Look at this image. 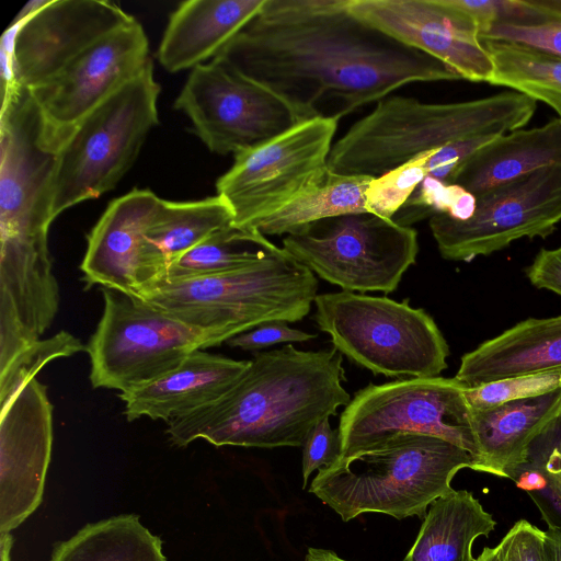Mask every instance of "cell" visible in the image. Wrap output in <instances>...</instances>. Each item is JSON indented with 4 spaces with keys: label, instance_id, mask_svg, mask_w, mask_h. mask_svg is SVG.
<instances>
[{
    "label": "cell",
    "instance_id": "12",
    "mask_svg": "<svg viewBox=\"0 0 561 561\" xmlns=\"http://www.w3.org/2000/svg\"><path fill=\"white\" fill-rule=\"evenodd\" d=\"M339 121H304L252 149L234 154L217 183V195L230 207L233 225L256 226L329 175V156Z\"/></svg>",
    "mask_w": 561,
    "mask_h": 561
},
{
    "label": "cell",
    "instance_id": "41",
    "mask_svg": "<svg viewBox=\"0 0 561 561\" xmlns=\"http://www.w3.org/2000/svg\"><path fill=\"white\" fill-rule=\"evenodd\" d=\"M545 548L548 561H561V525H548Z\"/></svg>",
    "mask_w": 561,
    "mask_h": 561
},
{
    "label": "cell",
    "instance_id": "1",
    "mask_svg": "<svg viewBox=\"0 0 561 561\" xmlns=\"http://www.w3.org/2000/svg\"><path fill=\"white\" fill-rule=\"evenodd\" d=\"M217 57L283 99L300 122L340 121L404 84L461 79L354 15L347 0H266Z\"/></svg>",
    "mask_w": 561,
    "mask_h": 561
},
{
    "label": "cell",
    "instance_id": "6",
    "mask_svg": "<svg viewBox=\"0 0 561 561\" xmlns=\"http://www.w3.org/2000/svg\"><path fill=\"white\" fill-rule=\"evenodd\" d=\"M317 291L314 274L278 248L263 260L230 272L156 282L139 297L184 323L230 339L265 322L302 320Z\"/></svg>",
    "mask_w": 561,
    "mask_h": 561
},
{
    "label": "cell",
    "instance_id": "39",
    "mask_svg": "<svg viewBox=\"0 0 561 561\" xmlns=\"http://www.w3.org/2000/svg\"><path fill=\"white\" fill-rule=\"evenodd\" d=\"M316 336L317 334L290 328L287 322L270 321L230 337L226 344L243 351H260L279 343L309 341Z\"/></svg>",
    "mask_w": 561,
    "mask_h": 561
},
{
    "label": "cell",
    "instance_id": "7",
    "mask_svg": "<svg viewBox=\"0 0 561 561\" xmlns=\"http://www.w3.org/2000/svg\"><path fill=\"white\" fill-rule=\"evenodd\" d=\"M314 305L333 347L375 375L437 377L447 368L448 344L424 309L346 290L319 294Z\"/></svg>",
    "mask_w": 561,
    "mask_h": 561
},
{
    "label": "cell",
    "instance_id": "35",
    "mask_svg": "<svg viewBox=\"0 0 561 561\" xmlns=\"http://www.w3.org/2000/svg\"><path fill=\"white\" fill-rule=\"evenodd\" d=\"M479 38L512 43L561 58V21L537 26L490 25L479 32Z\"/></svg>",
    "mask_w": 561,
    "mask_h": 561
},
{
    "label": "cell",
    "instance_id": "22",
    "mask_svg": "<svg viewBox=\"0 0 561 561\" xmlns=\"http://www.w3.org/2000/svg\"><path fill=\"white\" fill-rule=\"evenodd\" d=\"M266 0H188L170 15L158 59L169 72L193 69L222 48L261 11Z\"/></svg>",
    "mask_w": 561,
    "mask_h": 561
},
{
    "label": "cell",
    "instance_id": "45",
    "mask_svg": "<svg viewBox=\"0 0 561 561\" xmlns=\"http://www.w3.org/2000/svg\"><path fill=\"white\" fill-rule=\"evenodd\" d=\"M561 118V117H560Z\"/></svg>",
    "mask_w": 561,
    "mask_h": 561
},
{
    "label": "cell",
    "instance_id": "19",
    "mask_svg": "<svg viewBox=\"0 0 561 561\" xmlns=\"http://www.w3.org/2000/svg\"><path fill=\"white\" fill-rule=\"evenodd\" d=\"M160 197L134 188L112 201L87 237L80 264L85 288L99 285L138 296V270L144 234Z\"/></svg>",
    "mask_w": 561,
    "mask_h": 561
},
{
    "label": "cell",
    "instance_id": "20",
    "mask_svg": "<svg viewBox=\"0 0 561 561\" xmlns=\"http://www.w3.org/2000/svg\"><path fill=\"white\" fill-rule=\"evenodd\" d=\"M249 360H236L204 350L192 352L162 377L118 393L127 421L140 417L169 422L215 401L247 369Z\"/></svg>",
    "mask_w": 561,
    "mask_h": 561
},
{
    "label": "cell",
    "instance_id": "21",
    "mask_svg": "<svg viewBox=\"0 0 561 561\" xmlns=\"http://www.w3.org/2000/svg\"><path fill=\"white\" fill-rule=\"evenodd\" d=\"M472 414L477 451L470 469L513 480L530 444L561 417V388Z\"/></svg>",
    "mask_w": 561,
    "mask_h": 561
},
{
    "label": "cell",
    "instance_id": "32",
    "mask_svg": "<svg viewBox=\"0 0 561 561\" xmlns=\"http://www.w3.org/2000/svg\"><path fill=\"white\" fill-rule=\"evenodd\" d=\"M472 18L479 32L490 25L537 26L561 21V0H449Z\"/></svg>",
    "mask_w": 561,
    "mask_h": 561
},
{
    "label": "cell",
    "instance_id": "26",
    "mask_svg": "<svg viewBox=\"0 0 561 561\" xmlns=\"http://www.w3.org/2000/svg\"><path fill=\"white\" fill-rule=\"evenodd\" d=\"M495 525L471 492L453 490L430 505L403 561H474L473 541Z\"/></svg>",
    "mask_w": 561,
    "mask_h": 561
},
{
    "label": "cell",
    "instance_id": "2",
    "mask_svg": "<svg viewBox=\"0 0 561 561\" xmlns=\"http://www.w3.org/2000/svg\"><path fill=\"white\" fill-rule=\"evenodd\" d=\"M0 150V335L33 344L59 309L48 249L58 150L19 83L1 95Z\"/></svg>",
    "mask_w": 561,
    "mask_h": 561
},
{
    "label": "cell",
    "instance_id": "42",
    "mask_svg": "<svg viewBox=\"0 0 561 561\" xmlns=\"http://www.w3.org/2000/svg\"><path fill=\"white\" fill-rule=\"evenodd\" d=\"M50 0H31L28 1L21 11L14 16L12 22L8 26H14L23 23L25 20H27L30 16L35 14L37 11H39L42 8L47 5Z\"/></svg>",
    "mask_w": 561,
    "mask_h": 561
},
{
    "label": "cell",
    "instance_id": "27",
    "mask_svg": "<svg viewBox=\"0 0 561 561\" xmlns=\"http://www.w3.org/2000/svg\"><path fill=\"white\" fill-rule=\"evenodd\" d=\"M49 561H167L161 539L135 514L87 524L58 542Z\"/></svg>",
    "mask_w": 561,
    "mask_h": 561
},
{
    "label": "cell",
    "instance_id": "28",
    "mask_svg": "<svg viewBox=\"0 0 561 561\" xmlns=\"http://www.w3.org/2000/svg\"><path fill=\"white\" fill-rule=\"evenodd\" d=\"M277 249L259 230L230 225L183 254L159 280H184L230 272L256 263Z\"/></svg>",
    "mask_w": 561,
    "mask_h": 561
},
{
    "label": "cell",
    "instance_id": "5",
    "mask_svg": "<svg viewBox=\"0 0 561 561\" xmlns=\"http://www.w3.org/2000/svg\"><path fill=\"white\" fill-rule=\"evenodd\" d=\"M471 466L472 456L448 440L401 433L320 469L309 492L343 522L369 512L424 518L435 500L454 490L455 474Z\"/></svg>",
    "mask_w": 561,
    "mask_h": 561
},
{
    "label": "cell",
    "instance_id": "4",
    "mask_svg": "<svg viewBox=\"0 0 561 561\" xmlns=\"http://www.w3.org/2000/svg\"><path fill=\"white\" fill-rule=\"evenodd\" d=\"M536 108L537 101L516 91L456 103L385 98L333 144L329 170L377 178L448 144L520 129Z\"/></svg>",
    "mask_w": 561,
    "mask_h": 561
},
{
    "label": "cell",
    "instance_id": "37",
    "mask_svg": "<svg viewBox=\"0 0 561 561\" xmlns=\"http://www.w3.org/2000/svg\"><path fill=\"white\" fill-rule=\"evenodd\" d=\"M496 548L502 561H548L545 531L526 519L516 522Z\"/></svg>",
    "mask_w": 561,
    "mask_h": 561
},
{
    "label": "cell",
    "instance_id": "11",
    "mask_svg": "<svg viewBox=\"0 0 561 561\" xmlns=\"http://www.w3.org/2000/svg\"><path fill=\"white\" fill-rule=\"evenodd\" d=\"M462 382L446 377L369 383L341 413V456L346 458L401 433L432 435L476 456L472 409Z\"/></svg>",
    "mask_w": 561,
    "mask_h": 561
},
{
    "label": "cell",
    "instance_id": "23",
    "mask_svg": "<svg viewBox=\"0 0 561 561\" xmlns=\"http://www.w3.org/2000/svg\"><path fill=\"white\" fill-rule=\"evenodd\" d=\"M561 369V316L527 319L466 353L455 376L468 388Z\"/></svg>",
    "mask_w": 561,
    "mask_h": 561
},
{
    "label": "cell",
    "instance_id": "36",
    "mask_svg": "<svg viewBox=\"0 0 561 561\" xmlns=\"http://www.w3.org/2000/svg\"><path fill=\"white\" fill-rule=\"evenodd\" d=\"M341 456L339 428H332L330 419L318 423L302 445V489L314 470L332 466Z\"/></svg>",
    "mask_w": 561,
    "mask_h": 561
},
{
    "label": "cell",
    "instance_id": "34",
    "mask_svg": "<svg viewBox=\"0 0 561 561\" xmlns=\"http://www.w3.org/2000/svg\"><path fill=\"white\" fill-rule=\"evenodd\" d=\"M561 388V369L511 377L466 389L472 410H483L505 402L541 396Z\"/></svg>",
    "mask_w": 561,
    "mask_h": 561
},
{
    "label": "cell",
    "instance_id": "38",
    "mask_svg": "<svg viewBox=\"0 0 561 561\" xmlns=\"http://www.w3.org/2000/svg\"><path fill=\"white\" fill-rule=\"evenodd\" d=\"M500 135H483L462 139L436 149L425 168L427 176L449 183L458 168L477 150Z\"/></svg>",
    "mask_w": 561,
    "mask_h": 561
},
{
    "label": "cell",
    "instance_id": "10",
    "mask_svg": "<svg viewBox=\"0 0 561 561\" xmlns=\"http://www.w3.org/2000/svg\"><path fill=\"white\" fill-rule=\"evenodd\" d=\"M282 248L346 291L392 293L416 261L417 232L368 211L320 219L285 234Z\"/></svg>",
    "mask_w": 561,
    "mask_h": 561
},
{
    "label": "cell",
    "instance_id": "43",
    "mask_svg": "<svg viewBox=\"0 0 561 561\" xmlns=\"http://www.w3.org/2000/svg\"><path fill=\"white\" fill-rule=\"evenodd\" d=\"M305 561H347L337 557L335 552L328 549L308 548Z\"/></svg>",
    "mask_w": 561,
    "mask_h": 561
},
{
    "label": "cell",
    "instance_id": "29",
    "mask_svg": "<svg viewBox=\"0 0 561 561\" xmlns=\"http://www.w3.org/2000/svg\"><path fill=\"white\" fill-rule=\"evenodd\" d=\"M373 179L330 171L321 184L262 220L256 230L265 237L282 236L320 219L366 211V192Z\"/></svg>",
    "mask_w": 561,
    "mask_h": 561
},
{
    "label": "cell",
    "instance_id": "17",
    "mask_svg": "<svg viewBox=\"0 0 561 561\" xmlns=\"http://www.w3.org/2000/svg\"><path fill=\"white\" fill-rule=\"evenodd\" d=\"M348 10L393 38L440 60L461 79L488 82L493 61L470 15L449 0H347Z\"/></svg>",
    "mask_w": 561,
    "mask_h": 561
},
{
    "label": "cell",
    "instance_id": "33",
    "mask_svg": "<svg viewBox=\"0 0 561 561\" xmlns=\"http://www.w3.org/2000/svg\"><path fill=\"white\" fill-rule=\"evenodd\" d=\"M435 150L421 153L398 168L374 178L366 192V211L393 219L427 176L425 164Z\"/></svg>",
    "mask_w": 561,
    "mask_h": 561
},
{
    "label": "cell",
    "instance_id": "14",
    "mask_svg": "<svg viewBox=\"0 0 561 561\" xmlns=\"http://www.w3.org/2000/svg\"><path fill=\"white\" fill-rule=\"evenodd\" d=\"M472 214L430 218L440 255L469 262L522 238H546L561 221V162L489 190L474 197Z\"/></svg>",
    "mask_w": 561,
    "mask_h": 561
},
{
    "label": "cell",
    "instance_id": "24",
    "mask_svg": "<svg viewBox=\"0 0 561 561\" xmlns=\"http://www.w3.org/2000/svg\"><path fill=\"white\" fill-rule=\"evenodd\" d=\"M230 225H233V214L218 195L191 202L160 198L144 234L138 296L142 289L161 279L183 254Z\"/></svg>",
    "mask_w": 561,
    "mask_h": 561
},
{
    "label": "cell",
    "instance_id": "16",
    "mask_svg": "<svg viewBox=\"0 0 561 561\" xmlns=\"http://www.w3.org/2000/svg\"><path fill=\"white\" fill-rule=\"evenodd\" d=\"M150 60L147 35L134 19L93 42L53 77L30 89L47 140L59 151L83 118Z\"/></svg>",
    "mask_w": 561,
    "mask_h": 561
},
{
    "label": "cell",
    "instance_id": "15",
    "mask_svg": "<svg viewBox=\"0 0 561 561\" xmlns=\"http://www.w3.org/2000/svg\"><path fill=\"white\" fill-rule=\"evenodd\" d=\"M38 370L21 367L0 379V534L41 504L53 445V405Z\"/></svg>",
    "mask_w": 561,
    "mask_h": 561
},
{
    "label": "cell",
    "instance_id": "3",
    "mask_svg": "<svg viewBox=\"0 0 561 561\" xmlns=\"http://www.w3.org/2000/svg\"><path fill=\"white\" fill-rule=\"evenodd\" d=\"M342 364L334 347L287 344L257 352L222 396L167 422L165 432L178 447L198 438L218 447H300L318 423L351 401Z\"/></svg>",
    "mask_w": 561,
    "mask_h": 561
},
{
    "label": "cell",
    "instance_id": "8",
    "mask_svg": "<svg viewBox=\"0 0 561 561\" xmlns=\"http://www.w3.org/2000/svg\"><path fill=\"white\" fill-rule=\"evenodd\" d=\"M160 85L150 60L77 126L57 154L53 215L113 190L158 125Z\"/></svg>",
    "mask_w": 561,
    "mask_h": 561
},
{
    "label": "cell",
    "instance_id": "9",
    "mask_svg": "<svg viewBox=\"0 0 561 561\" xmlns=\"http://www.w3.org/2000/svg\"><path fill=\"white\" fill-rule=\"evenodd\" d=\"M101 291L103 312L84 350L93 388L129 391L172 371L192 352L229 339L184 323L139 296Z\"/></svg>",
    "mask_w": 561,
    "mask_h": 561
},
{
    "label": "cell",
    "instance_id": "44",
    "mask_svg": "<svg viewBox=\"0 0 561 561\" xmlns=\"http://www.w3.org/2000/svg\"><path fill=\"white\" fill-rule=\"evenodd\" d=\"M474 561H502L496 547H485Z\"/></svg>",
    "mask_w": 561,
    "mask_h": 561
},
{
    "label": "cell",
    "instance_id": "13",
    "mask_svg": "<svg viewBox=\"0 0 561 561\" xmlns=\"http://www.w3.org/2000/svg\"><path fill=\"white\" fill-rule=\"evenodd\" d=\"M174 107L218 154L252 149L300 123L283 99L217 56L192 69Z\"/></svg>",
    "mask_w": 561,
    "mask_h": 561
},
{
    "label": "cell",
    "instance_id": "30",
    "mask_svg": "<svg viewBox=\"0 0 561 561\" xmlns=\"http://www.w3.org/2000/svg\"><path fill=\"white\" fill-rule=\"evenodd\" d=\"M481 43L493 61L490 84L545 102L561 117V58L512 43Z\"/></svg>",
    "mask_w": 561,
    "mask_h": 561
},
{
    "label": "cell",
    "instance_id": "31",
    "mask_svg": "<svg viewBox=\"0 0 561 561\" xmlns=\"http://www.w3.org/2000/svg\"><path fill=\"white\" fill-rule=\"evenodd\" d=\"M513 481L529 493L539 510L551 505L541 512L542 517L552 510L561 516V417L530 444L526 461Z\"/></svg>",
    "mask_w": 561,
    "mask_h": 561
},
{
    "label": "cell",
    "instance_id": "40",
    "mask_svg": "<svg viewBox=\"0 0 561 561\" xmlns=\"http://www.w3.org/2000/svg\"><path fill=\"white\" fill-rule=\"evenodd\" d=\"M526 275L536 288L550 290L561 297V247L541 249L526 268Z\"/></svg>",
    "mask_w": 561,
    "mask_h": 561
},
{
    "label": "cell",
    "instance_id": "18",
    "mask_svg": "<svg viewBox=\"0 0 561 561\" xmlns=\"http://www.w3.org/2000/svg\"><path fill=\"white\" fill-rule=\"evenodd\" d=\"M135 18L108 1L50 0L14 26L15 82L32 89L58 72L93 42Z\"/></svg>",
    "mask_w": 561,
    "mask_h": 561
},
{
    "label": "cell",
    "instance_id": "25",
    "mask_svg": "<svg viewBox=\"0 0 561 561\" xmlns=\"http://www.w3.org/2000/svg\"><path fill=\"white\" fill-rule=\"evenodd\" d=\"M558 162H561L560 117L540 127L497 136L466 160L448 184L476 197Z\"/></svg>",
    "mask_w": 561,
    "mask_h": 561
}]
</instances>
